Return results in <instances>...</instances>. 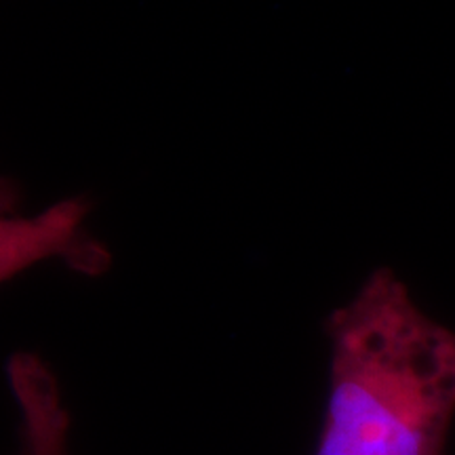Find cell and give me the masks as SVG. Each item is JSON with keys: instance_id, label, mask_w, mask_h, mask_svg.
I'll use <instances>...</instances> for the list:
<instances>
[{"instance_id": "1", "label": "cell", "mask_w": 455, "mask_h": 455, "mask_svg": "<svg viewBox=\"0 0 455 455\" xmlns=\"http://www.w3.org/2000/svg\"><path fill=\"white\" fill-rule=\"evenodd\" d=\"M331 392L316 455H441L455 418V331L375 270L329 318Z\"/></svg>"}, {"instance_id": "2", "label": "cell", "mask_w": 455, "mask_h": 455, "mask_svg": "<svg viewBox=\"0 0 455 455\" xmlns=\"http://www.w3.org/2000/svg\"><path fill=\"white\" fill-rule=\"evenodd\" d=\"M87 207L76 198L60 201L41 213H0V284L47 259L98 264V253L84 238Z\"/></svg>"}, {"instance_id": "3", "label": "cell", "mask_w": 455, "mask_h": 455, "mask_svg": "<svg viewBox=\"0 0 455 455\" xmlns=\"http://www.w3.org/2000/svg\"><path fill=\"white\" fill-rule=\"evenodd\" d=\"M9 384L21 413L24 455H68V413L55 375L36 355L9 363Z\"/></svg>"}, {"instance_id": "4", "label": "cell", "mask_w": 455, "mask_h": 455, "mask_svg": "<svg viewBox=\"0 0 455 455\" xmlns=\"http://www.w3.org/2000/svg\"><path fill=\"white\" fill-rule=\"evenodd\" d=\"M0 213H15V195L7 181L0 184Z\"/></svg>"}, {"instance_id": "5", "label": "cell", "mask_w": 455, "mask_h": 455, "mask_svg": "<svg viewBox=\"0 0 455 455\" xmlns=\"http://www.w3.org/2000/svg\"><path fill=\"white\" fill-rule=\"evenodd\" d=\"M0 184H3V180H0Z\"/></svg>"}]
</instances>
